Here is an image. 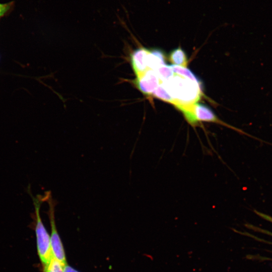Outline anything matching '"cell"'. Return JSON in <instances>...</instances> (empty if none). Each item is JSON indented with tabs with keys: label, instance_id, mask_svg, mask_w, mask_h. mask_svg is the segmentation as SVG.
I'll return each mask as SVG.
<instances>
[{
	"label": "cell",
	"instance_id": "3957f363",
	"mask_svg": "<svg viewBox=\"0 0 272 272\" xmlns=\"http://www.w3.org/2000/svg\"><path fill=\"white\" fill-rule=\"evenodd\" d=\"M42 198L43 202L46 201L49 207L47 213L51 227V235L50 237L52 255L55 258L64 266L67 264L65 254L55 222L54 212L56 202L52 198L51 192L49 191L45 192L44 195H42Z\"/></svg>",
	"mask_w": 272,
	"mask_h": 272
},
{
	"label": "cell",
	"instance_id": "5bb4252c",
	"mask_svg": "<svg viewBox=\"0 0 272 272\" xmlns=\"http://www.w3.org/2000/svg\"><path fill=\"white\" fill-rule=\"evenodd\" d=\"M63 271L64 272H79L78 270H76L73 267L68 265L67 263L63 266Z\"/></svg>",
	"mask_w": 272,
	"mask_h": 272
},
{
	"label": "cell",
	"instance_id": "52a82bcc",
	"mask_svg": "<svg viewBox=\"0 0 272 272\" xmlns=\"http://www.w3.org/2000/svg\"><path fill=\"white\" fill-rule=\"evenodd\" d=\"M164 54L161 50L149 49L147 56L148 69L155 71L162 65L166 64Z\"/></svg>",
	"mask_w": 272,
	"mask_h": 272
},
{
	"label": "cell",
	"instance_id": "9c48e42d",
	"mask_svg": "<svg viewBox=\"0 0 272 272\" xmlns=\"http://www.w3.org/2000/svg\"><path fill=\"white\" fill-rule=\"evenodd\" d=\"M170 66L173 72L175 74L188 78L193 81L199 82V80L195 77V76L186 67L178 66L174 64L170 65Z\"/></svg>",
	"mask_w": 272,
	"mask_h": 272
},
{
	"label": "cell",
	"instance_id": "5b68a950",
	"mask_svg": "<svg viewBox=\"0 0 272 272\" xmlns=\"http://www.w3.org/2000/svg\"><path fill=\"white\" fill-rule=\"evenodd\" d=\"M192 111L194 117L198 122L200 121L212 122L224 125L228 127L236 129L239 132L242 131L231 126L218 119L213 111L207 106L195 103L192 106Z\"/></svg>",
	"mask_w": 272,
	"mask_h": 272
},
{
	"label": "cell",
	"instance_id": "6da1fadb",
	"mask_svg": "<svg viewBox=\"0 0 272 272\" xmlns=\"http://www.w3.org/2000/svg\"><path fill=\"white\" fill-rule=\"evenodd\" d=\"M160 84L166 90L174 100L177 108L192 105L198 100L201 93L200 82L174 74L167 80H160Z\"/></svg>",
	"mask_w": 272,
	"mask_h": 272
},
{
	"label": "cell",
	"instance_id": "8992f818",
	"mask_svg": "<svg viewBox=\"0 0 272 272\" xmlns=\"http://www.w3.org/2000/svg\"><path fill=\"white\" fill-rule=\"evenodd\" d=\"M149 49L141 47L134 50L130 56V63L136 76L144 73L147 66V56Z\"/></svg>",
	"mask_w": 272,
	"mask_h": 272
},
{
	"label": "cell",
	"instance_id": "7a4b0ae2",
	"mask_svg": "<svg viewBox=\"0 0 272 272\" xmlns=\"http://www.w3.org/2000/svg\"><path fill=\"white\" fill-rule=\"evenodd\" d=\"M31 196L35 209V229L37 251L43 267L53 257L50 243V237L43 225L40 214L41 205L43 202L42 196V195H38L36 197L32 195Z\"/></svg>",
	"mask_w": 272,
	"mask_h": 272
},
{
	"label": "cell",
	"instance_id": "8fae6325",
	"mask_svg": "<svg viewBox=\"0 0 272 272\" xmlns=\"http://www.w3.org/2000/svg\"><path fill=\"white\" fill-rule=\"evenodd\" d=\"M64 265L53 256L50 261L43 267L44 272H64Z\"/></svg>",
	"mask_w": 272,
	"mask_h": 272
},
{
	"label": "cell",
	"instance_id": "7c38bea8",
	"mask_svg": "<svg viewBox=\"0 0 272 272\" xmlns=\"http://www.w3.org/2000/svg\"><path fill=\"white\" fill-rule=\"evenodd\" d=\"M155 71L159 80L161 81L167 80L174 74L170 66L166 64L162 65Z\"/></svg>",
	"mask_w": 272,
	"mask_h": 272
},
{
	"label": "cell",
	"instance_id": "30bf717a",
	"mask_svg": "<svg viewBox=\"0 0 272 272\" xmlns=\"http://www.w3.org/2000/svg\"><path fill=\"white\" fill-rule=\"evenodd\" d=\"M151 95L158 99L173 104L174 100L173 98L161 84H159L157 88L153 91Z\"/></svg>",
	"mask_w": 272,
	"mask_h": 272
},
{
	"label": "cell",
	"instance_id": "ba28073f",
	"mask_svg": "<svg viewBox=\"0 0 272 272\" xmlns=\"http://www.w3.org/2000/svg\"><path fill=\"white\" fill-rule=\"evenodd\" d=\"M170 61L174 65L186 67L187 60L184 51L180 47L174 49L170 54Z\"/></svg>",
	"mask_w": 272,
	"mask_h": 272
},
{
	"label": "cell",
	"instance_id": "4fadbf2b",
	"mask_svg": "<svg viewBox=\"0 0 272 272\" xmlns=\"http://www.w3.org/2000/svg\"><path fill=\"white\" fill-rule=\"evenodd\" d=\"M13 3L0 4V19L11 9Z\"/></svg>",
	"mask_w": 272,
	"mask_h": 272
},
{
	"label": "cell",
	"instance_id": "277c9868",
	"mask_svg": "<svg viewBox=\"0 0 272 272\" xmlns=\"http://www.w3.org/2000/svg\"><path fill=\"white\" fill-rule=\"evenodd\" d=\"M137 88L144 95H151L160 84V80L155 71L148 69L136 76L133 81Z\"/></svg>",
	"mask_w": 272,
	"mask_h": 272
}]
</instances>
